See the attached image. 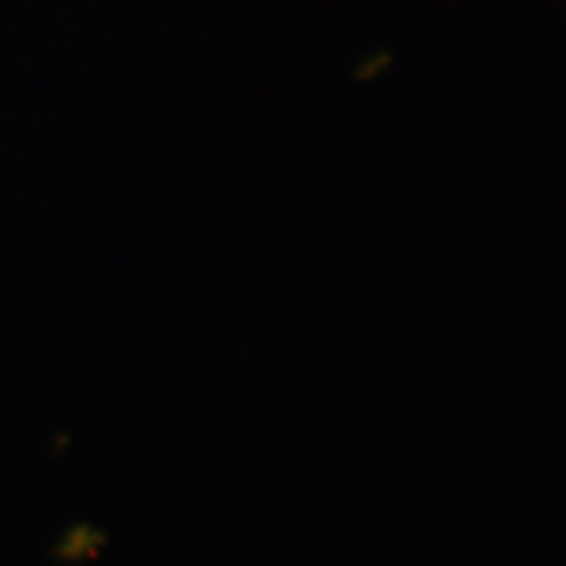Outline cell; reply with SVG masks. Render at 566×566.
<instances>
[]
</instances>
